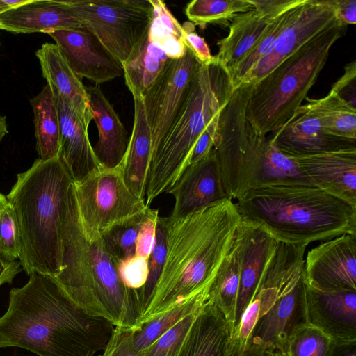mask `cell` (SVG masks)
<instances>
[{"instance_id": "cell-1", "label": "cell", "mask_w": 356, "mask_h": 356, "mask_svg": "<svg viewBox=\"0 0 356 356\" xmlns=\"http://www.w3.org/2000/svg\"><path fill=\"white\" fill-rule=\"evenodd\" d=\"M10 290L0 317V348L18 347L39 356H97L115 328L80 309L51 276L33 273Z\"/></svg>"}, {"instance_id": "cell-2", "label": "cell", "mask_w": 356, "mask_h": 356, "mask_svg": "<svg viewBox=\"0 0 356 356\" xmlns=\"http://www.w3.org/2000/svg\"><path fill=\"white\" fill-rule=\"evenodd\" d=\"M160 220L165 233V261L149 304L136 325L209 293L233 245L241 218L235 202L227 198L184 216H160Z\"/></svg>"}, {"instance_id": "cell-3", "label": "cell", "mask_w": 356, "mask_h": 356, "mask_svg": "<svg viewBox=\"0 0 356 356\" xmlns=\"http://www.w3.org/2000/svg\"><path fill=\"white\" fill-rule=\"evenodd\" d=\"M73 182L59 157L36 159L6 199L16 225L22 269L55 277L62 270L65 219Z\"/></svg>"}, {"instance_id": "cell-4", "label": "cell", "mask_w": 356, "mask_h": 356, "mask_svg": "<svg viewBox=\"0 0 356 356\" xmlns=\"http://www.w3.org/2000/svg\"><path fill=\"white\" fill-rule=\"evenodd\" d=\"M235 204L242 220L286 244L307 246L356 234V207L311 184L264 186L248 191Z\"/></svg>"}, {"instance_id": "cell-5", "label": "cell", "mask_w": 356, "mask_h": 356, "mask_svg": "<svg viewBox=\"0 0 356 356\" xmlns=\"http://www.w3.org/2000/svg\"><path fill=\"white\" fill-rule=\"evenodd\" d=\"M62 270L54 278L87 314L131 328L140 315L132 293L122 283L102 238L89 241L79 221L72 182L65 219Z\"/></svg>"}, {"instance_id": "cell-6", "label": "cell", "mask_w": 356, "mask_h": 356, "mask_svg": "<svg viewBox=\"0 0 356 356\" xmlns=\"http://www.w3.org/2000/svg\"><path fill=\"white\" fill-rule=\"evenodd\" d=\"M254 83L243 82L235 88L219 117L214 149L224 189L232 200L264 186L311 184L296 162L284 155L268 136L259 134L248 120L246 107Z\"/></svg>"}, {"instance_id": "cell-7", "label": "cell", "mask_w": 356, "mask_h": 356, "mask_svg": "<svg viewBox=\"0 0 356 356\" xmlns=\"http://www.w3.org/2000/svg\"><path fill=\"white\" fill-rule=\"evenodd\" d=\"M234 91L229 70L216 56L201 65L179 115L150 156L145 189L148 207L180 178L195 143L219 118Z\"/></svg>"}, {"instance_id": "cell-8", "label": "cell", "mask_w": 356, "mask_h": 356, "mask_svg": "<svg viewBox=\"0 0 356 356\" xmlns=\"http://www.w3.org/2000/svg\"><path fill=\"white\" fill-rule=\"evenodd\" d=\"M346 27L337 21L254 83L246 117L259 134L278 130L301 106L325 65L330 49Z\"/></svg>"}, {"instance_id": "cell-9", "label": "cell", "mask_w": 356, "mask_h": 356, "mask_svg": "<svg viewBox=\"0 0 356 356\" xmlns=\"http://www.w3.org/2000/svg\"><path fill=\"white\" fill-rule=\"evenodd\" d=\"M79 221L84 235L95 241L112 229L142 218L149 210L126 184L120 165L100 166L74 182Z\"/></svg>"}, {"instance_id": "cell-10", "label": "cell", "mask_w": 356, "mask_h": 356, "mask_svg": "<svg viewBox=\"0 0 356 356\" xmlns=\"http://www.w3.org/2000/svg\"><path fill=\"white\" fill-rule=\"evenodd\" d=\"M62 1L122 65L147 33L154 15L151 0Z\"/></svg>"}, {"instance_id": "cell-11", "label": "cell", "mask_w": 356, "mask_h": 356, "mask_svg": "<svg viewBox=\"0 0 356 356\" xmlns=\"http://www.w3.org/2000/svg\"><path fill=\"white\" fill-rule=\"evenodd\" d=\"M151 24L129 59L123 64L125 83L133 97H143L165 63L186 51L181 24L161 0H151Z\"/></svg>"}, {"instance_id": "cell-12", "label": "cell", "mask_w": 356, "mask_h": 356, "mask_svg": "<svg viewBox=\"0 0 356 356\" xmlns=\"http://www.w3.org/2000/svg\"><path fill=\"white\" fill-rule=\"evenodd\" d=\"M202 65L194 53L186 47L181 57L170 59L165 63L143 95L152 136L151 154L165 138L179 115Z\"/></svg>"}, {"instance_id": "cell-13", "label": "cell", "mask_w": 356, "mask_h": 356, "mask_svg": "<svg viewBox=\"0 0 356 356\" xmlns=\"http://www.w3.org/2000/svg\"><path fill=\"white\" fill-rule=\"evenodd\" d=\"M303 277L316 290L356 291V234L336 236L309 250Z\"/></svg>"}, {"instance_id": "cell-14", "label": "cell", "mask_w": 356, "mask_h": 356, "mask_svg": "<svg viewBox=\"0 0 356 356\" xmlns=\"http://www.w3.org/2000/svg\"><path fill=\"white\" fill-rule=\"evenodd\" d=\"M331 0H303L273 49L250 71L243 82L257 83L291 54L337 22Z\"/></svg>"}, {"instance_id": "cell-15", "label": "cell", "mask_w": 356, "mask_h": 356, "mask_svg": "<svg viewBox=\"0 0 356 356\" xmlns=\"http://www.w3.org/2000/svg\"><path fill=\"white\" fill-rule=\"evenodd\" d=\"M66 62L80 78L97 85L123 75L122 63L88 28L58 29L47 33Z\"/></svg>"}, {"instance_id": "cell-16", "label": "cell", "mask_w": 356, "mask_h": 356, "mask_svg": "<svg viewBox=\"0 0 356 356\" xmlns=\"http://www.w3.org/2000/svg\"><path fill=\"white\" fill-rule=\"evenodd\" d=\"M277 148L289 159L356 148V140L332 136L307 103L301 105L278 130L268 136Z\"/></svg>"}, {"instance_id": "cell-17", "label": "cell", "mask_w": 356, "mask_h": 356, "mask_svg": "<svg viewBox=\"0 0 356 356\" xmlns=\"http://www.w3.org/2000/svg\"><path fill=\"white\" fill-rule=\"evenodd\" d=\"M236 237L241 261V277L234 327L257 293L278 244L266 232L242 220Z\"/></svg>"}, {"instance_id": "cell-18", "label": "cell", "mask_w": 356, "mask_h": 356, "mask_svg": "<svg viewBox=\"0 0 356 356\" xmlns=\"http://www.w3.org/2000/svg\"><path fill=\"white\" fill-rule=\"evenodd\" d=\"M291 159L312 185L356 207V148Z\"/></svg>"}, {"instance_id": "cell-19", "label": "cell", "mask_w": 356, "mask_h": 356, "mask_svg": "<svg viewBox=\"0 0 356 356\" xmlns=\"http://www.w3.org/2000/svg\"><path fill=\"white\" fill-rule=\"evenodd\" d=\"M307 322L336 343L356 342V291H319L306 284Z\"/></svg>"}, {"instance_id": "cell-20", "label": "cell", "mask_w": 356, "mask_h": 356, "mask_svg": "<svg viewBox=\"0 0 356 356\" xmlns=\"http://www.w3.org/2000/svg\"><path fill=\"white\" fill-rule=\"evenodd\" d=\"M166 193L175 198L173 216H184L227 199L215 149L202 160L188 165Z\"/></svg>"}, {"instance_id": "cell-21", "label": "cell", "mask_w": 356, "mask_h": 356, "mask_svg": "<svg viewBox=\"0 0 356 356\" xmlns=\"http://www.w3.org/2000/svg\"><path fill=\"white\" fill-rule=\"evenodd\" d=\"M307 322L306 283L302 275L281 293L271 309L257 323L250 338L268 349L284 351L292 330Z\"/></svg>"}, {"instance_id": "cell-22", "label": "cell", "mask_w": 356, "mask_h": 356, "mask_svg": "<svg viewBox=\"0 0 356 356\" xmlns=\"http://www.w3.org/2000/svg\"><path fill=\"white\" fill-rule=\"evenodd\" d=\"M48 84V83H47ZM60 126L58 157L68 170L74 182H78L99 168L86 125L51 85Z\"/></svg>"}, {"instance_id": "cell-23", "label": "cell", "mask_w": 356, "mask_h": 356, "mask_svg": "<svg viewBox=\"0 0 356 356\" xmlns=\"http://www.w3.org/2000/svg\"><path fill=\"white\" fill-rule=\"evenodd\" d=\"M86 89L99 134L94 153L102 166L114 168L121 164L126 153L128 132L100 87L95 85L86 86Z\"/></svg>"}, {"instance_id": "cell-24", "label": "cell", "mask_w": 356, "mask_h": 356, "mask_svg": "<svg viewBox=\"0 0 356 356\" xmlns=\"http://www.w3.org/2000/svg\"><path fill=\"white\" fill-rule=\"evenodd\" d=\"M81 23L62 1L29 0L0 13V29L15 33H31L76 29Z\"/></svg>"}, {"instance_id": "cell-25", "label": "cell", "mask_w": 356, "mask_h": 356, "mask_svg": "<svg viewBox=\"0 0 356 356\" xmlns=\"http://www.w3.org/2000/svg\"><path fill=\"white\" fill-rule=\"evenodd\" d=\"M43 77L63 99L89 125L92 113L88 95L81 78L70 68L56 44L44 43L35 52Z\"/></svg>"}, {"instance_id": "cell-26", "label": "cell", "mask_w": 356, "mask_h": 356, "mask_svg": "<svg viewBox=\"0 0 356 356\" xmlns=\"http://www.w3.org/2000/svg\"><path fill=\"white\" fill-rule=\"evenodd\" d=\"M234 325L207 300L193 321L179 356H222Z\"/></svg>"}, {"instance_id": "cell-27", "label": "cell", "mask_w": 356, "mask_h": 356, "mask_svg": "<svg viewBox=\"0 0 356 356\" xmlns=\"http://www.w3.org/2000/svg\"><path fill=\"white\" fill-rule=\"evenodd\" d=\"M133 130L120 168L126 184L138 197L145 198L152 136L142 97H134Z\"/></svg>"}, {"instance_id": "cell-28", "label": "cell", "mask_w": 356, "mask_h": 356, "mask_svg": "<svg viewBox=\"0 0 356 356\" xmlns=\"http://www.w3.org/2000/svg\"><path fill=\"white\" fill-rule=\"evenodd\" d=\"M277 17L253 8L237 15L232 20L228 35L217 42L219 50L215 56L230 72Z\"/></svg>"}, {"instance_id": "cell-29", "label": "cell", "mask_w": 356, "mask_h": 356, "mask_svg": "<svg viewBox=\"0 0 356 356\" xmlns=\"http://www.w3.org/2000/svg\"><path fill=\"white\" fill-rule=\"evenodd\" d=\"M30 104L33 111L39 159L48 161L58 157L60 126L53 92L49 84L30 100Z\"/></svg>"}, {"instance_id": "cell-30", "label": "cell", "mask_w": 356, "mask_h": 356, "mask_svg": "<svg viewBox=\"0 0 356 356\" xmlns=\"http://www.w3.org/2000/svg\"><path fill=\"white\" fill-rule=\"evenodd\" d=\"M240 277L241 261L236 237H235L230 251L222 261L210 286L207 298V301L215 305L223 314L225 318L234 325Z\"/></svg>"}, {"instance_id": "cell-31", "label": "cell", "mask_w": 356, "mask_h": 356, "mask_svg": "<svg viewBox=\"0 0 356 356\" xmlns=\"http://www.w3.org/2000/svg\"><path fill=\"white\" fill-rule=\"evenodd\" d=\"M207 298L208 293L200 294L129 328L136 348L143 352L181 319L201 308Z\"/></svg>"}, {"instance_id": "cell-32", "label": "cell", "mask_w": 356, "mask_h": 356, "mask_svg": "<svg viewBox=\"0 0 356 356\" xmlns=\"http://www.w3.org/2000/svg\"><path fill=\"white\" fill-rule=\"evenodd\" d=\"M306 99L326 132L339 138L356 140V108L331 90L323 98Z\"/></svg>"}, {"instance_id": "cell-33", "label": "cell", "mask_w": 356, "mask_h": 356, "mask_svg": "<svg viewBox=\"0 0 356 356\" xmlns=\"http://www.w3.org/2000/svg\"><path fill=\"white\" fill-rule=\"evenodd\" d=\"M299 4L289 9L273 21L257 42L230 71L234 89L242 83L254 66L273 49L280 35L291 21Z\"/></svg>"}, {"instance_id": "cell-34", "label": "cell", "mask_w": 356, "mask_h": 356, "mask_svg": "<svg viewBox=\"0 0 356 356\" xmlns=\"http://www.w3.org/2000/svg\"><path fill=\"white\" fill-rule=\"evenodd\" d=\"M334 346L332 337L307 322L292 330L283 352L286 356H330Z\"/></svg>"}, {"instance_id": "cell-35", "label": "cell", "mask_w": 356, "mask_h": 356, "mask_svg": "<svg viewBox=\"0 0 356 356\" xmlns=\"http://www.w3.org/2000/svg\"><path fill=\"white\" fill-rule=\"evenodd\" d=\"M252 8L249 0H193L186 8V15L195 24L223 23Z\"/></svg>"}, {"instance_id": "cell-36", "label": "cell", "mask_w": 356, "mask_h": 356, "mask_svg": "<svg viewBox=\"0 0 356 356\" xmlns=\"http://www.w3.org/2000/svg\"><path fill=\"white\" fill-rule=\"evenodd\" d=\"M145 214L136 220L112 229L102 236L105 247L115 264L135 255L138 232Z\"/></svg>"}, {"instance_id": "cell-37", "label": "cell", "mask_w": 356, "mask_h": 356, "mask_svg": "<svg viewBox=\"0 0 356 356\" xmlns=\"http://www.w3.org/2000/svg\"><path fill=\"white\" fill-rule=\"evenodd\" d=\"M202 307L181 319L159 338L143 352V356H179L191 327Z\"/></svg>"}, {"instance_id": "cell-38", "label": "cell", "mask_w": 356, "mask_h": 356, "mask_svg": "<svg viewBox=\"0 0 356 356\" xmlns=\"http://www.w3.org/2000/svg\"><path fill=\"white\" fill-rule=\"evenodd\" d=\"M165 233L159 216L156 225L152 250L147 260V280L141 293L140 304L143 316L149 304L154 288L161 275L165 261Z\"/></svg>"}, {"instance_id": "cell-39", "label": "cell", "mask_w": 356, "mask_h": 356, "mask_svg": "<svg viewBox=\"0 0 356 356\" xmlns=\"http://www.w3.org/2000/svg\"><path fill=\"white\" fill-rule=\"evenodd\" d=\"M147 260L134 255L115 264L122 283L134 295L140 314L139 321L143 316L140 304L141 293L148 276Z\"/></svg>"}, {"instance_id": "cell-40", "label": "cell", "mask_w": 356, "mask_h": 356, "mask_svg": "<svg viewBox=\"0 0 356 356\" xmlns=\"http://www.w3.org/2000/svg\"><path fill=\"white\" fill-rule=\"evenodd\" d=\"M0 257L7 262L19 259L17 229L8 202L0 213Z\"/></svg>"}, {"instance_id": "cell-41", "label": "cell", "mask_w": 356, "mask_h": 356, "mask_svg": "<svg viewBox=\"0 0 356 356\" xmlns=\"http://www.w3.org/2000/svg\"><path fill=\"white\" fill-rule=\"evenodd\" d=\"M99 356H143L134 344L129 328L115 327L112 335Z\"/></svg>"}, {"instance_id": "cell-42", "label": "cell", "mask_w": 356, "mask_h": 356, "mask_svg": "<svg viewBox=\"0 0 356 356\" xmlns=\"http://www.w3.org/2000/svg\"><path fill=\"white\" fill-rule=\"evenodd\" d=\"M159 217V210L151 208L144 216L138 234L136 256L148 259L154 241Z\"/></svg>"}, {"instance_id": "cell-43", "label": "cell", "mask_w": 356, "mask_h": 356, "mask_svg": "<svg viewBox=\"0 0 356 356\" xmlns=\"http://www.w3.org/2000/svg\"><path fill=\"white\" fill-rule=\"evenodd\" d=\"M218 121L219 118L213 121L198 138L188 156L187 167L202 160L214 149L218 138Z\"/></svg>"}, {"instance_id": "cell-44", "label": "cell", "mask_w": 356, "mask_h": 356, "mask_svg": "<svg viewBox=\"0 0 356 356\" xmlns=\"http://www.w3.org/2000/svg\"><path fill=\"white\" fill-rule=\"evenodd\" d=\"M343 74L332 85L331 91L356 108V62L347 64Z\"/></svg>"}, {"instance_id": "cell-45", "label": "cell", "mask_w": 356, "mask_h": 356, "mask_svg": "<svg viewBox=\"0 0 356 356\" xmlns=\"http://www.w3.org/2000/svg\"><path fill=\"white\" fill-rule=\"evenodd\" d=\"M183 29L182 40L186 47L189 48L202 63L209 62L213 56L204 39L195 31L194 24L186 22L181 26Z\"/></svg>"}, {"instance_id": "cell-46", "label": "cell", "mask_w": 356, "mask_h": 356, "mask_svg": "<svg viewBox=\"0 0 356 356\" xmlns=\"http://www.w3.org/2000/svg\"><path fill=\"white\" fill-rule=\"evenodd\" d=\"M266 349L263 343L253 339L242 341L234 332L222 356H265Z\"/></svg>"}, {"instance_id": "cell-47", "label": "cell", "mask_w": 356, "mask_h": 356, "mask_svg": "<svg viewBox=\"0 0 356 356\" xmlns=\"http://www.w3.org/2000/svg\"><path fill=\"white\" fill-rule=\"evenodd\" d=\"M337 20L342 24L356 22V0H331Z\"/></svg>"}, {"instance_id": "cell-48", "label": "cell", "mask_w": 356, "mask_h": 356, "mask_svg": "<svg viewBox=\"0 0 356 356\" xmlns=\"http://www.w3.org/2000/svg\"><path fill=\"white\" fill-rule=\"evenodd\" d=\"M19 261L7 262L0 257V286L12 283L15 276L22 271Z\"/></svg>"}, {"instance_id": "cell-49", "label": "cell", "mask_w": 356, "mask_h": 356, "mask_svg": "<svg viewBox=\"0 0 356 356\" xmlns=\"http://www.w3.org/2000/svg\"><path fill=\"white\" fill-rule=\"evenodd\" d=\"M330 356H356V342L335 343Z\"/></svg>"}, {"instance_id": "cell-50", "label": "cell", "mask_w": 356, "mask_h": 356, "mask_svg": "<svg viewBox=\"0 0 356 356\" xmlns=\"http://www.w3.org/2000/svg\"><path fill=\"white\" fill-rule=\"evenodd\" d=\"M8 133L6 118L0 115V141Z\"/></svg>"}, {"instance_id": "cell-51", "label": "cell", "mask_w": 356, "mask_h": 356, "mask_svg": "<svg viewBox=\"0 0 356 356\" xmlns=\"http://www.w3.org/2000/svg\"><path fill=\"white\" fill-rule=\"evenodd\" d=\"M9 8L17 7L29 1V0H3Z\"/></svg>"}, {"instance_id": "cell-52", "label": "cell", "mask_w": 356, "mask_h": 356, "mask_svg": "<svg viewBox=\"0 0 356 356\" xmlns=\"http://www.w3.org/2000/svg\"><path fill=\"white\" fill-rule=\"evenodd\" d=\"M265 356H286V355L283 351L267 348Z\"/></svg>"}, {"instance_id": "cell-53", "label": "cell", "mask_w": 356, "mask_h": 356, "mask_svg": "<svg viewBox=\"0 0 356 356\" xmlns=\"http://www.w3.org/2000/svg\"><path fill=\"white\" fill-rule=\"evenodd\" d=\"M8 204V201H7V199H6V197L0 193V213L1 211V210L3 209V208Z\"/></svg>"}, {"instance_id": "cell-54", "label": "cell", "mask_w": 356, "mask_h": 356, "mask_svg": "<svg viewBox=\"0 0 356 356\" xmlns=\"http://www.w3.org/2000/svg\"><path fill=\"white\" fill-rule=\"evenodd\" d=\"M9 9V7L6 4L3 0H0V13Z\"/></svg>"}]
</instances>
